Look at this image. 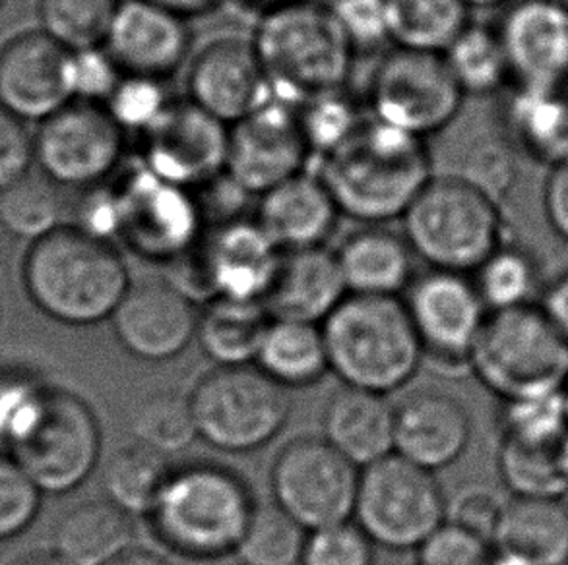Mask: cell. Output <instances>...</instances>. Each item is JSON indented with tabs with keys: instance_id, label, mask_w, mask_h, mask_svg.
<instances>
[{
	"instance_id": "cell-1",
	"label": "cell",
	"mask_w": 568,
	"mask_h": 565,
	"mask_svg": "<svg viewBox=\"0 0 568 565\" xmlns=\"http://www.w3.org/2000/svg\"><path fill=\"white\" fill-rule=\"evenodd\" d=\"M316 163V175L328 186L342 215L362 225L402 219L435 176L427 140L371 115L344 144Z\"/></svg>"
},
{
	"instance_id": "cell-2",
	"label": "cell",
	"mask_w": 568,
	"mask_h": 565,
	"mask_svg": "<svg viewBox=\"0 0 568 565\" xmlns=\"http://www.w3.org/2000/svg\"><path fill=\"white\" fill-rule=\"evenodd\" d=\"M23 285L39 310L53 320L93 326L113 316L132 282L115 243L62 223L31 243Z\"/></svg>"
},
{
	"instance_id": "cell-3",
	"label": "cell",
	"mask_w": 568,
	"mask_h": 565,
	"mask_svg": "<svg viewBox=\"0 0 568 565\" xmlns=\"http://www.w3.org/2000/svg\"><path fill=\"white\" fill-rule=\"evenodd\" d=\"M254 49L276 100L293 107L321 93L347 88L355 59L328 2L287 0L256 18Z\"/></svg>"
},
{
	"instance_id": "cell-4",
	"label": "cell",
	"mask_w": 568,
	"mask_h": 565,
	"mask_svg": "<svg viewBox=\"0 0 568 565\" xmlns=\"http://www.w3.org/2000/svg\"><path fill=\"white\" fill-rule=\"evenodd\" d=\"M328 364L344 386L390 393L409 382L425 351L406 302L347 295L323 323Z\"/></svg>"
},
{
	"instance_id": "cell-5",
	"label": "cell",
	"mask_w": 568,
	"mask_h": 565,
	"mask_svg": "<svg viewBox=\"0 0 568 565\" xmlns=\"http://www.w3.org/2000/svg\"><path fill=\"white\" fill-rule=\"evenodd\" d=\"M415 258L471 276L507 243L499 199L464 175H435L399 219Z\"/></svg>"
},
{
	"instance_id": "cell-6",
	"label": "cell",
	"mask_w": 568,
	"mask_h": 565,
	"mask_svg": "<svg viewBox=\"0 0 568 565\" xmlns=\"http://www.w3.org/2000/svg\"><path fill=\"white\" fill-rule=\"evenodd\" d=\"M253 510L251 492L237 474L194 463L171 471L148 517L171 551L215 559L237 551Z\"/></svg>"
},
{
	"instance_id": "cell-7",
	"label": "cell",
	"mask_w": 568,
	"mask_h": 565,
	"mask_svg": "<svg viewBox=\"0 0 568 565\" xmlns=\"http://www.w3.org/2000/svg\"><path fill=\"white\" fill-rule=\"evenodd\" d=\"M468 368L500 403L551 396L568 382V341L539 305L489 312Z\"/></svg>"
},
{
	"instance_id": "cell-8",
	"label": "cell",
	"mask_w": 568,
	"mask_h": 565,
	"mask_svg": "<svg viewBox=\"0 0 568 565\" xmlns=\"http://www.w3.org/2000/svg\"><path fill=\"white\" fill-rule=\"evenodd\" d=\"M111 186L116 240L140 260L173 266L206 235V215L196 192L163 181L140 161L126 163Z\"/></svg>"
},
{
	"instance_id": "cell-9",
	"label": "cell",
	"mask_w": 568,
	"mask_h": 565,
	"mask_svg": "<svg viewBox=\"0 0 568 565\" xmlns=\"http://www.w3.org/2000/svg\"><path fill=\"white\" fill-rule=\"evenodd\" d=\"M189 399L200 438L230 453L266 445L292 411L287 388L251 364L215 368L194 386Z\"/></svg>"
},
{
	"instance_id": "cell-10",
	"label": "cell",
	"mask_w": 568,
	"mask_h": 565,
	"mask_svg": "<svg viewBox=\"0 0 568 565\" xmlns=\"http://www.w3.org/2000/svg\"><path fill=\"white\" fill-rule=\"evenodd\" d=\"M464 101L445 54L392 47L373 70L367 111L392 129L429 140L456 123Z\"/></svg>"
},
{
	"instance_id": "cell-11",
	"label": "cell",
	"mask_w": 568,
	"mask_h": 565,
	"mask_svg": "<svg viewBox=\"0 0 568 565\" xmlns=\"http://www.w3.org/2000/svg\"><path fill=\"white\" fill-rule=\"evenodd\" d=\"M354 515L373 543L417 551L445 523L446 500L430 471L390 453L365 466Z\"/></svg>"
},
{
	"instance_id": "cell-12",
	"label": "cell",
	"mask_w": 568,
	"mask_h": 565,
	"mask_svg": "<svg viewBox=\"0 0 568 565\" xmlns=\"http://www.w3.org/2000/svg\"><path fill=\"white\" fill-rule=\"evenodd\" d=\"M10 450L12 459L41 492L67 494L78 489L98 465V417L74 393L47 390L38 414Z\"/></svg>"
},
{
	"instance_id": "cell-13",
	"label": "cell",
	"mask_w": 568,
	"mask_h": 565,
	"mask_svg": "<svg viewBox=\"0 0 568 565\" xmlns=\"http://www.w3.org/2000/svg\"><path fill=\"white\" fill-rule=\"evenodd\" d=\"M129 136L105 105L70 101L39 123L36 167L47 181L67 191H90L119 175L126 160Z\"/></svg>"
},
{
	"instance_id": "cell-14",
	"label": "cell",
	"mask_w": 568,
	"mask_h": 565,
	"mask_svg": "<svg viewBox=\"0 0 568 565\" xmlns=\"http://www.w3.org/2000/svg\"><path fill=\"white\" fill-rule=\"evenodd\" d=\"M362 473L332 443L300 438L277 453L272 466L276 504L300 525L315 528L346 523L355 513Z\"/></svg>"
},
{
	"instance_id": "cell-15",
	"label": "cell",
	"mask_w": 568,
	"mask_h": 565,
	"mask_svg": "<svg viewBox=\"0 0 568 565\" xmlns=\"http://www.w3.org/2000/svg\"><path fill=\"white\" fill-rule=\"evenodd\" d=\"M282 254L254 217L217 223L207 227L206 235L185 260L175 264L191 274L179 287L191 297L202 290L206 300L237 298L264 302Z\"/></svg>"
},
{
	"instance_id": "cell-16",
	"label": "cell",
	"mask_w": 568,
	"mask_h": 565,
	"mask_svg": "<svg viewBox=\"0 0 568 565\" xmlns=\"http://www.w3.org/2000/svg\"><path fill=\"white\" fill-rule=\"evenodd\" d=\"M139 161L154 175L200 191L227 168L230 126L186 100H173L162 119L140 136Z\"/></svg>"
},
{
	"instance_id": "cell-17",
	"label": "cell",
	"mask_w": 568,
	"mask_h": 565,
	"mask_svg": "<svg viewBox=\"0 0 568 565\" xmlns=\"http://www.w3.org/2000/svg\"><path fill=\"white\" fill-rule=\"evenodd\" d=\"M311 161L313 153L290 103L270 101L230 126L225 173L253 198L305 173Z\"/></svg>"
},
{
	"instance_id": "cell-18",
	"label": "cell",
	"mask_w": 568,
	"mask_h": 565,
	"mask_svg": "<svg viewBox=\"0 0 568 565\" xmlns=\"http://www.w3.org/2000/svg\"><path fill=\"white\" fill-rule=\"evenodd\" d=\"M185 70L186 100L227 126L276 100L251 39H212L192 53Z\"/></svg>"
},
{
	"instance_id": "cell-19",
	"label": "cell",
	"mask_w": 568,
	"mask_h": 565,
	"mask_svg": "<svg viewBox=\"0 0 568 565\" xmlns=\"http://www.w3.org/2000/svg\"><path fill=\"white\" fill-rule=\"evenodd\" d=\"M406 306L425 355L446 367H468L489 316L471 277L430 269L412 281Z\"/></svg>"
},
{
	"instance_id": "cell-20",
	"label": "cell",
	"mask_w": 568,
	"mask_h": 565,
	"mask_svg": "<svg viewBox=\"0 0 568 565\" xmlns=\"http://www.w3.org/2000/svg\"><path fill=\"white\" fill-rule=\"evenodd\" d=\"M200 312L191 295L170 279L132 282L113 316L124 351L148 362L179 357L196 337Z\"/></svg>"
},
{
	"instance_id": "cell-21",
	"label": "cell",
	"mask_w": 568,
	"mask_h": 565,
	"mask_svg": "<svg viewBox=\"0 0 568 565\" xmlns=\"http://www.w3.org/2000/svg\"><path fill=\"white\" fill-rule=\"evenodd\" d=\"M500 39L516 90L568 92V16L551 0H515L500 18Z\"/></svg>"
},
{
	"instance_id": "cell-22",
	"label": "cell",
	"mask_w": 568,
	"mask_h": 565,
	"mask_svg": "<svg viewBox=\"0 0 568 565\" xmlns=\"http://www.w3.org/2000/svg\"><path fill=\"white\" fill-rule=\"evenodd\" d=\"M189 22L148 0H123L103 47L123 74L168 82L194 53Z\"/></svg>"
},
{
	"instance_id": "cell-23",
	"label": "cell",
	"mask_w": 568,
	"mask_h": 565,
	"mask_svg": "<svg viewBox=\"0 0 568 565\" xmlns=\"http://www.w3.org/2000/svg\"><path fill=\"white\" fill-rule=\"evenodd\" d=\"M70 51L45 31H28L0 49V105L23 123H43L72 101Z\"/></svg>"
},
{
	"instance_id": "cell-24",
	"label": "cell",
	"mask_w": 568,
	"mask_h": 565,
	"mask_svg": "<svg viewBox=\"0 0 568 565\" xmlns=\"http://www.w3.org/2000/svg\"><path fill=\"white\" fill-rule=\"evenodd\" d=\"M469 440V413L448 393L415 391L394 407V451L430 473L454 465Z\"/></svg>"
},
{
	"instance_id": "cell-25",
	"label": "cell",
	"mask_w": 568,
	"mask_h": 565,
	"mask_svg": "<svg viewBox=\"0 0 568 565\" xmlns=\"http://www.w3.org/2000/svg\"><path fill=\"white\" fill-rule=\"evenodd\" d=\"M253 217L282 253H290L326 246L342 212L323 178L305 171L258 196Z\"/></svg>"
},
{
	"instance_id": "cell-26",
	"label": "cell",
	"mask_w": 568,
	"mask_h": 565,
	"mask_svg": "<svg viewBox=\"0 0 568 565\" xmlns=\"http://www.w3.org/2000/svg\"><path fill=\"white\" fill-rule=\"evenodd\" d=\"M347 295L336 253L318 246L282 254L264 305L272 318L318 323Z\"/></svg>"
},
{
	"instance_id": "cell-27",
	"label": "cell",
	"mask_w": 568,
	"mask_h": 565,
	"mask_svg": "<svg viewBox=\"0 0 568 565\" xmlns=\"http://www.w3.org/2000/svg\"><path fill=\"white\" fill-rule=\"evenodd\" d=\"M334 253L349 295L398 297L412 285L414 250L404 233L386 225H362Z\"/></svg>"
},
{
	"instance_id": "cell-28",
	"label": "cell",
	"mask_w": 568,
	"mask_h": 565,
	"mask_svg": "<svg viewBox=\"0 0 568 565\" xmlns=\"http://www.w3.org/2000/svg\"><path fill=\"white\" fill-rule=\"evenodd\" d=\"M324 440L357 466L394 451V407L383 393L344 386L324 411Z\"/></svg>"
},
{
	"instance_id": "cell-29",
	"label": "cell",
	"mask_w": 568,
	"mask_h": 565,
	"mask_svg": "<svg viewBox=\"0 0 568 565\" xmlns=\"http://www.w3.org/2000/svg\"><path fill=\"white\" fill-rule=\"evenodd\" d=\"M493 546L526 565H568L565 497L513 496L505 504Z\"/></svg>"
},
{
	"instance_id": "cell-30",
	"label": "cell",
	"mask_w": 568,
	"mask_h": 565,
	"mask_svg": "<svg viewBox=\"0 0 568 565\" xmlns=\"http://www.w3.org/2000/svg\"><path fill=\"white\" fill-rule=\"evenodd\" d=\"M131 513L109 500H92L64 513L53 533L54 554L70 565H108L129 551Z\"/></svg>"
},
{
	"instance_id": "cell-31",
	"label": "cell",
	"mask_w": 568,
	"mask_h": 565,
	"mask_svg": "<svg viewBox=\"0 0 568 565\" xmlns=\"http://www.w3.org/2000/svg\"><path fill=\"white\" fill-rule=\"evenodd\" d=\"M505 126L520 152L547 168L568 165V92L510 88Z\"/></svg>"
},
{
	"instance_id": "cell-32",
	"label": "cell",
	"mask_w": 568,
	"mask_h": 565,
	"mask_svg": "<svg viewBox=\"0 0 568 565\" xmlns=\"http://www.w3.org/2000/svg\"><path fill=\"white\" fill-rule=\"evenodd\" d=\"M272 314L258 300L210 298L199 316L202 351L217 367H245L256 362Z\"/></svg>"
},
{
	"instance_id": "cell-33",
	"label": "cell",
	"mask_w": 568,
	"mask_h": 565,
	"mask_svg": "<svg viewBox=\"0 0 568 565\" xmlns=\"http://www.w3.org/2000/svg\"><path fill=\"white\" fill-rule=\"evenodd\" d=\"M256 364L284 388L313 386L331 370L323 328L311 321L272 318Z\"/></svg>"
},
{
	"instance_id": "cell-34",
	"label": "cell",
	"mask_w": 568,
	"mask_h": 565,
	"mask_svg": "<svg viewBox=\"0 0 568 565\" xmlns=\"http://www.w3.org/2000/svg\"><path fill=\"white\" fill-rule=\"evenodd\" d=\"M392 47L445 53L468 28L471 10L464 0H384Z\"/></svg>"
},
{
	"instance_id": "cell-35",
	"label": "cell",
	"mask_w": 568,
	"mask_h": 565,
	"mask_svg": "<svg viewBox=\"0 0 568 565\" xmlns=\"http://www.w3.org/2000/svg\"><path fill=\"white\" fill-rule=\"evenodd\" d=\"M443 54L466 97H491L513 85L497 25L469 23Z\"/></svg>"
},
{
	"instance_id": "cell-36",
	"label": "cell",
	"mask_w": 568,
	"mask_h": 565,
	"mask_svg": "<svg viewBox=\"0 0 568 565\" xmlns=\"http://www.w3.org/2000/svg\"><path fill=\"white\" fill-rule=\"evenodd\" d=\"M171 469L165 455L134 442L116 451L103 473L109 502L126 513H150L160 496Z\"/></svg>"
},
{
	"instance_id": "cell-37",
	"label": "cell",
	"mask_w": 568,
	"mask_h": 565,
	"mask_svg": "<svg viewBox=\"0 0 568 565\" xmlns=\"http://www.w3.org/2000/svg\"><path fill=\"white\" fill-rule=\"evenodd\" d=\"M129 428L136 442L165 458L199 438L191 399L178 391H155L140 399L129 414Z\"/></svg>"
},
{
	"instance_id": "cell-38",
	"label": "cell",
	"mask_w": 568,
	"mask_h": 565,
	"mask_svg": "<svg viewBox=\"0 0 568 565\" xmlns=\"http://www.w3.org/2000/svg\"><path fill=\"white\" fill-rule=\"evenodd\" d=\"M471 279L489 312L534 305L539 290V269L534 256L508 243L497 248L471 274Z\"/></svg>"
},
{
	"instance_id": "cell-39",
	"label": "cell",
	"mask_w": 568,
	"mask_h": 565,
	"mask_svg": "<svg viewBox=\"0 0 568 565\" xmlns=\"http://www.w3.org/2000/svg\"><path fill=\"white\" fill-rule=\"evenodd\" d=\"M57 184L30 175L0 192V227L12 237L36 243L62 225V198Z\"/></svg>"
},
{
	"instance_id": "cell-40",
	"label": "cell",
	"mask_w": 568,
	"mask_h": 565,
	"mask_svg": "<svg viewBox=\"0 0 568 565\" xmlns=\"http://www.w3.org/2000/svg\"><path fill=\"white\" fill-rule=\"evenodd\" d=\"M305 531L276 502L254 504L235 554L245 565H297L307 543Z\"/></svg>"
},
{
	"instance_id": "cell-41",
	"label": "cell",
	"mask_w": 568,
	"mask_h": 565,
	"mask_svg": "<svg viewBox=\"0 0 568 565\" xmlns=\"http://www.w3.org/2000/svg\"><path fill=\"white\" fill-rule=\"evenodd\" d=\"M123 0H39L41 31L69 51L105 45Z\"/></svg>"
},
{
	"instance_id": "cell-42",
	"label": "cell",
	"mask_w": 568,
	"mask_h": 565,
	"mask_svg": "<svg viewBox=\"0 0 568 565\" xmlns=\"http://www.w3.org/2000/svg\"><path fill=\"white\" fill-rule=\"evenodd\" d=\"M313 160H323L354 134L367 119V105L357 101L349 88L321 93L295 107Z\"/></svg>"
},
{
	"instance_id": "cell-43",
	"label": "cell",
	"mask_w": 568,
	"mask_h": 565,
	"mask_svg": "<svg viewBox=\"0 0 568 565\" xmlns=\"http://www.w3.org/2000/svg\"><path fill=\"white\" fill-rule=\"evenodd\" d=\"M500 440L523 443H546L568 434L567 411L562 391L541 398L503 401Z\"/></svg>"
},
{
	"instance_id": "cell-44",
	"label": "cell",
	"mask_w": 568,
	"mask_h": 565,
	"mask_svg": "<svg viewBox=\"0 0 568 565\" xmlns=\"http://www.w3.org/2000/svg\"><path fill=\"white\" fill-rule=\"evenodd\" d=\"M168 82L123 74L105 109L126 136H144L171 105Z\"/></svg>"
},
{
	"instance_id": "cell-45",
	"label": "cell",
	"mask_w": 568,
	"mask_h": 565,
	"mask_svg": "<svg viewBox=\"0 0 568 565\" xmlns=\"http://www.w3.org/2000/svg\"><path fill=\"white\" fill-rule=\"evenodd\" d=\"M301 565H373V541L349 521L315 528L307 536Z\"/></svg>"
},
{
	"instance_id": "cell-46",
	"label": "cell",
	"mask_w": 568,
	"mask_h": 565,
	"mask_svg": "<svg viewBox=\"0 0 568 565\" xmlns=\"http://www.w3.org/2000/svg\"><path fill=\"white\" fill-rule=\"evenodd\" d=\"M493 558L489 541L448 520L417 548V565H491Z\"/></svg>"
},
{
	"instance_id": "cell-47",
	"label": "cell",
	"mask_w": 568,
	"mask_h": 565,
	"mask_svg": "<svg viewBox=\"0 0 568 565\" xmlns=\"http://www.w3.org/2000/svg\"><path fill=\"white\" fill-rule=\"evenodd\" d=\"M328 4L355 54L392 47L384 0H332Z\"/></svg>"
},
{
	"instance_id": "cell-48",
	"label": "cell",
	"mask_w": 568,
	"mask_h": 565,
	"mask_svg": "<svg viewBox=\"0 0 568 565\" xmlns=\"http://www.w3.org/2000/svg\"><path fill=\"white\" fill-rule=\"evenodd\" d=\"M41 490L16 459L0 458V541L22 533L36 520Z\"/></svg>"
},
{
	"instance_id": "cell-49",
	"label": "cell",
	"mask_w": 568,
	"mask_h": 565,
	"mask_svg": "<svg viewBox=\"0 0 568 565\" xmlns=\"http://www.w3.org/2000/svg\"><path fill=\"white\" fill-rule=\"evenodd\" d=\"M123 72L105 47L70 51L69 82L72 101L105 105Z\"/></svg>"
},
{
	"instance_id": "cell-50",
	"label": "cell",
	"mask_w": 568,
	"mask_h": 565,
	"mask_svg": "<svg viewBox=\"0 0 568 565\" xmlns=\"http://www.w3.org/2000/svg\"><path fill=\"white\" fill-rule=\"evenodd\" d=\"M45 391L26 378H0V442L12 448L38 414Z\"/></svg>"
},
{
	"instance_id": "cell-51",
	"label": "cell",
	"mask_w": 568,
	"mask_h": 565,
	"mask_svg": "<svg viewBox=\"0 0 568 565\" xmlns=\"http://www.w3.org/2000/svg\"><path fill=\"white\" fill-rule=\"evenodd\" d=\"M505 504L507 502L500 500L491 489L468 486L454 496L453 504H446V520L484 536L493 544Z\"/></svg>"
},
{
	"instance_id": "cell-52",
	"label": "cell",
	"mask_w": 568,
	"mask_h": 565,
	"mask_svg": "<svg viewBox=\"0 0 568 565\" xmlns=\"http://www.w3.org/2000/svg\"><path fill=\"white\" fill-rule=\"evenodd\" d=\"M36 167V142L22 119L0 105V192L30 175Z\"/></svg>"
},
{
	"instance_id": "cell-53",
	"label": "cell",
	"mask_w": 568,
	"mask_h": 565,
	"mask_svg": "<svg viewBox=\"0 0 568 565\" xmlns=\"http://www.w3.org/2000/svg\"><path fill=\"white\" fill-rule=\"evenodd\" d=\"M544 215L549 229L568 245V165L549 168L544 183Z\"/></svg>"
},
{
	"instance_id": "cell-54",
	"label": "cell",
	"mask_w": 568,
	"mask_h": 565,
	"mask_svg": "<svg viewBox=\"0 0 568 565\" xmlns=\"http://www.w3.org/2000/svg\"><path fill=\"white\" fill-rule=\"evenodd\" d=\"M538 305L555 329L568 341V271L541 290Z\"/></svg>"
},
{
	"instance_id": "cell-55",
	"label": "cell",
	"mask_w": 568,
	"mask_h": 565,
	"mask_svg": "<svg viewBox=\"0 0 568 565\" xmlns=\"http://www.w3.org/2000/svg\"><path fill=\"white\" fill-rule=\"evenodd\" d=\"M148 2L168 8L171 12L183 16L186 20H192V18L212 14L215 10H220L223 4H227L230 0H148Z\"/></svg>"
},
{
	"instance_id": "cell-56",
	"label": "cell",
	"mask_w": 568,
	"mask_h": 565,
	"mask_svg": "<svg viewBox=\"0 0 568 565\" xmlns=\"http://www.w3.org/2000/svg\"><path fill=\"white\" fill-rule=\"evenodd\" d=\"M108 565H170L165 559L160 558L158 554H152L148 551H136V548H129V551L121 554L119 558L109 562Z\"/></svg>"
},
{
	"instance_id": "cell-57",
	"label": "cell",
	"mask_w": 568,
	"mask_h": 565,
	"mask_svg": "<svg viewBox=\"0 0 568 565\" xmlns=\"http://www.w3.org/2000/svg\"><path fill=\"white\" fill-rule=\"evenodd\" d=\"M14 565H70L67 559H62L59 554H36L28 558L20 559Z\"/></svg>"
},
{
	"instance_id": "cell-58",
	"label": "cell",
	"mask_w": 568,
	"mask_h": 565,
	"mask_svg": "<svg viewBox=\"0 0 568 565\" xmlns=\"http://www.w3.org/2000/svg\"><path fill=\"white\" fill-rule=\"evenodd\" d=\"M237 2L241 7L251 8L253 12H256V18H258L270 8L280 7V4H284L287 0H237Z\"/></svg>"
},
{
	"instance_id": "cell-59",
	"label": "cell",
	"mask_w": 568,
	"mask_h": 565,
	"mask_svg": "<svg viewBox=\"0 0 568 565\" xmlns=\"http://www.w3.org/2000/svg\"><path fill=\"white\" fill-rule=\"evenodd\" d=\"M469 10H493V8H507L515 0H464Z\"/></svg>"
},
{
	"instance_id": "cell-60",
	"label": "cell",
	"mask_w": 568,
	"mask_h": 565,
	"mask_svg": "<svg viewBox=\"0 0 568 565\" xmlns=\"http://www.w3.org/2000/svg\"><path fill=\"white\" fill-rule=\"evenodd\" d=\"M491 565H526L523 562H518V559L510 558V556H505V554H500V552L495 551V558H493Z\"/></svg>"
},
{
	"instance_id": "cell-61",
	"label": "cell",
	"mask_w": 568,
	"mask_h": 565,
	"mask_svg": "<svg viewBox=\"0 0 568 565\" xmlns=\"http://www.w3.org/2000/svg\"><path fill=\"white\" fill-rule=\"evenodd\" d=\"M555 7L561 8L562 12L568 16V0H551Z\"/></svg>"
},
{
	"instance_id": "cell-62",
	"label": "cell",
	"mask_w": 568,
	"mask_h": 565,
	"mask_svg": "<svg viewBox=\"0 0 568 565\" xmlns=\"http://www.w3.org/2000/svg\"><path fill=\"white\" fill-rule=\"evenodd\" d=\"M562 401H565V411H567V421H568V382L565 388H562Z\"/></svg>"
}]
</instances>
